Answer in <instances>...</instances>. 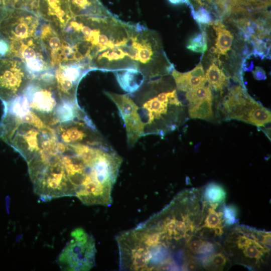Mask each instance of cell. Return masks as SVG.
Returning <instances> with one entry per match:
<instances>
[{
  "mask_svg": "<svg viewBox=\"0 0 271 271\" xmlns=\"http://www.w3.org/2000/svg\"><path fill=\"white\" fill-rule=\"evenodd\" d=\"M0 140L20 153L27 163L55 150L59 143L53 128L39 117L26 119L6 111L0 121Z\"/></svg>",
  "mask_w": 271,
  "mask_h": 271,
  "instance_id": "obj_3",
  "label": "cell"
},
{
  "mask_svg": "<svg viewBox=\"0 0 271 271\" xmlns=\"http://www.w3.org/2000/svg\"><path fill=\"white\" fill-rule=\"evenodd\" d=\"M253 78L257 80H264L266 78L264 69L259 66H256L252 71Z\"/></svg>",
  "mask_w": 271,
  "mask_h": 271,
  "instance_id": "obj_31",
  "label": "cell"
},
{
  "mask_svg": "<svg viewBox=\"0 0 271 271\" xmlns=\"http://www.w3.org/2000/svg\"><path fill=\"white\" fill-rule=\"evenodd\" d=\"M214 250L215 245L213 243L206 240H203L198 253L203 254L204 255L209 254L213 252Z\"/></svg>",
  "mask_w": 271,
  "mask_h": 271,
  "instance_id": "obj_29",
  "label": "cell"
},
{
  "mask_svg": "<svg viewBox=\"0 0 271 271\" xmlns=\"http://www.w3.org/2000/svg\"><path fill=\"white\" fill-rule=\"evenodd\" d=\"M44 22L39 15L28 10L0 8V38L8 42L10 52L26 41L39 37Z\"/></svg>",
  "mask_w": 271,
  "mask_h": 271,
  "instance_id": "obj_4",
  "label": "cell"
},
{
  "mask_svg": "<svg viewBox=\"0 0 271 271\" xmlns=\"http://www.w3.org/2000/svg\"><path fill=\"white\" fill-rule=\"evenodd\" d=\"M170 3L174 5H179L181 4L186 3L188 4L189 0H168Z\"/></svg>",
  "mask_w": 271,
  "mask_h": 271,
  "instance_id": "obj_37",
  "label": "cell"
},
{
  "mask_svg": "<svg viewBox=\"0 0 271 271\" xmlns=\"http://www.w3.org/2000/svg\"><path fill=\"white\" fill-rule=\"evenodd\" d=\"M200 1H201V2L203 3L202 1V0H200ZM206 1H207L208 2H211L212 0H206Z\"/></svg>",
  "mask_w": 271,
  "mask_h": 271,
  "instance_id": "obj_40",
  "label": "cell"
},
{
  "mask_svg": "<svg viewBox=\"0 0 271 271\" xmlns=\"http://www.w3.org/2000/svg\"><path fill=\"white\" fill-rule=\"evenodd\" d=\"M251 4L257 8H264L270 5V0H252Z\"/></svg>",
  "mask_w": 271,
  "mask_h": 271,
  "instance_id": "obj_33",
  "label": "cell"
},
{
  "mask_svg": "<svg viewBox=\"0 0 271 271\" xmlns=\"http://www.w3.org/2000/svg\"><path fill=\"white\" fill-rule=\"evenodd\" d=\"M221 223H221L220 224L214 228L215 235H216L217 236H220L223 233V226Z\"/></svg>",
  "mask_w": 271,
  "mask_h": 271,
  "instance_id": "obj_35",
  "label": "cell"
},
{
  "mask_svg": "<svg viewBox=\"0 0 271 271\" xmlns=\"http://www.w3.org/2000/svg\"><path fill=\"white\" fill-rule=\"evenodd\" d=\"M38 12L44 21L61 30L73 17L68 0H39Z\"/></svg>",
  "mask_w": 271,
  "mask_h": 271,
  "instance_id": "obj_12",
  "label": "cell"
},
{
  "mask_svg": "<svg viewBox=\"0 0 271 271\" xmlns=\"http://www.w3.org/2000/svg\"><path fill=\"white\" fill-rule=\"evenodd\" d=\"M40 38L52 68L75 61L73 50L61 30L44 21L41 28Z\"/></svg>",
  "mask_w": 271,
  "mask_h": 271,
  "instance_id": "obj_9",
  "label": "cell"
},
{
  "mask_svg": "<svg viewBox=\"0 0 271 271\" xmlns=\"http://www.w3.org/2000/svg\"><path fill=\"white\" fill-rule=\"evenodd\" d=\"M212 228L210 229H205L202 230L200 232V235L203 237L205 238H213L214 235V230L212 229Z\"/></svg>",
  "mask_w": 271,
  "mask_h": 271,
  "instance_id": "obj_34",
  "label": "cell"
},
{
  "mask_svg": "<svg viewBox=\"0 0 271 271\" xmlns=\"http://www.w3.org/2000/svg\"><path fill=\"white\" fill-rule=\"evenodd\" d=\"M235 2L239 5L249 6L251 5L252 0H235Z\"/></svg>",
  "mask_w": 271,
  "mask_h": 271,
  "instance_id": "obj_36",
  "label": "cell"
},
{
  "mask_svg": "<svg viewBox=\"0 0 271 271\" xmlns=\"http://www.w3.org/2000/svg\"><path fill=\"white\" fill-rule=\"evenodd\" d=\"M192 11L193 17L198 23L201 25L211 24L212 17L208 10L201 7L197 11L193 10Z\"/></svg>",
  "mask_w": 271,
  "mask_h": 271,
  "instance_id": "obj_24",
  "label": "cell"
},
{
  "mask_svg": "<svg viewBox=\"0 0 271 271\" xmlns=\"http://www.w3.org/2000/svg\"><path fill=\"white\" fill-rule=\"evenodd\" d=\"M254 239H251L250 242L245 246L242 249L244 255L250 258L259 259L263 252L259 250L254 243Z\"/></svg>",
  "mask_w": 271,
  "mask_h": 271,
  "instance_id": "obj_26",
  "label": "cell"
},
{
  "mask_svg": "<svg viewBox=\"0 0 271 271\" xmlns=\"http://www.w3.org/2000/svg\"><path fill=\"white\" fill-rule=\"evenodd\" d=\"M222 216L225 223L227 225H232L237 222V209L233 205H228L224 207Z\"/></svg>",
  "mask_w": 271,
  "mask_h": 271,
  "instance_id": "obj_25",
  "label": "cell"
},
{
  "mask_svg": "<svg viewBox=\"0 0 271 271\" xmlns=\"http://www.w3.org/2000/svg\"><path fill=\"white\" fill-rule=\"evenodd\" d=\"M188 75L192 77H205L204 71L201 63L198 64L194 69L187 72Z\"/></svg>",
  "mask_w": 271,
  "mask_h": 271,
  "instance_id": "obj_30",
  "label": "cell"
},
{
  "mask_svg": "<svg viewBox=\"0 0 271 271\" xmlns=\"http://www.w3.org/2000/svg\"><path fill=\"white\" fill-rule=\"evenodd\" d=\"M58 151L72 196L86 205H110L122 159L109 145L60 142Z\"/></svg>",
  "mask_w": 271,
  "mask_h": 271,
  "instance_id": "obj_1",
  "label": "cell"
},
{
  "mask_svg": "<svg viewBox=\"0 0 271 271\" xmlns=\"http://www.w3.org/2000/svg\"><path fill=\"white\" fill-rule=\"evenodd\" d=\"M39 0H9V7L23 9L38 15Z\"/></svg>",
  "mask_w": 271,
  "mask_h": 271,
  "instance_id": "obj_22",
  "label": "cell"
},
{
  "mask_svg": "<svg viewBox=\"0 0 271 271\" xmlns=\"http://www.w3.org/2000/svg\"><path fill=\"white\" fill-rule=\"evenodd\" d=\"M9 57L19 59L24 63L32 79L53 69L40 36L21 44L10 53Z\"/></svg>",
  "mask_w": 271,
  "mask_h": 271,
  "instance_id": "obj_10",
  "label": "cell"
},
{
  "mask_svg": "<svg viewBox=\"0 0 271 271\" xmlns=\"http://www.w3.org/2000/svg\"><path fill=\"white\" fill-rule=\"evenodd\" d=\"M230 118L240 120L258 127L270 122V111L250 97L243 103L233 108Z\"/></svg>",
  "mask_w": 271,
  "mask_h": 271,
  "instance_id": "obj_13",
  "label": "cell"
},
{
  "mask_svg": "<svg viewBox=\"0 0 271 271\" xmlns=\"http://www.w3.org/2000/svg\"><path fill=\"white\" fill-rule=\"evenodd\" d=\"M72 48L75 61L91 70L108 71L109 59L115 52L130 55L133 25L105 16H73L62 29Z\"/></svg>",
  "mask_w": 271,
  "mask_h": 271,
  "instance_id": "obj_2",
  "label": "cell"
},
{
  "mask_svg": "<svg viewBox=\"0 0 271 271\" xmlns=\"http://www.w3.org/2000/svg\"><path fill=\"white\" fill-rule=\"evenodd\" d=\"M195 2H196L197 3H198L199 4L201 5H203V3L201 2L200 0H194Z\"/></svg>",
  "mask_w": 271,
  "mask_h": 271,
  "instance_id": "obj_39",
  "label": "cell"
},
{
  "mask_svg": "<svg viewBox=\"0 0 271 271\" xmlns=\"http://www.w3.org/2000/svg\"><path fill=\"white\" fill-rule=\"evenodd\" d=\"M9 51L10 46L8 42L0 38V57H7Z\"/></svg>",
  "mask_w": 271,
  "mask_h": 271,
  "instance_id": "obj_32",
  "label": "cell"
},
{
  "mask_svg": "<svg viewBox=\"0 0 271 271\" xmlns=\"http://www.w3.org/2000/svg\"><path fill=\"white\" fill-rule=\"evenodd\" d=\"M185 97L188 101L189 106L206 98L213 99L212 93L209 87L205 86L190 89L186 92Z\"/></svg>",
  "mask_w": 271,
  "mask_h": 271,
  "instance_id": "obj_20",
  "label": "cell"
},
{
  "mask_svg": "<svg viewBox=\"0 0 271 271\" xmlns=\"http://www.w3.org/2000/svg\"><path fill=\"white\" fill-rule=\"evenodd\" d=\"M54 75L61 99L76 101V90L81 79L91 70L86 64L73 61L55 68Z\"/></svg>",
  "mask_w": 271,
  "mask_h": 271,
  "instance_id": "obj_11",
  "label": "cell"
},
{
  "mask_svg": "<svg viewBox=\"0 0 271 271\" xmlns=\"http://www.w3.org/2000/svg\"><path fill=\"white\" fill-rule=\"evenodd\" d=\"M212 26L217 36L215 43L216 53L219 55H226L231 48L233 37L221 23L215 22Z\"/></svg>",
  "mask_w": 271,
  "mask_h": 271,
  "instance_id": "obj_16",
  "label": "cell"
},
{
  "mask_svg": "<svg viewBox=\"0 0 271 271\" xmlns=\"http://www.w3.org/2000/svg\"><path fill=\"white\" fill-rule=\"evenodd\" d=\"M32 80L18 58L0 57V99L9 102L20 95Z\"/></svg>",
  "mask_w": 271,
  "mask_h": 271,
  "instance_id": "obj_7",
  "label": "cell"
},
{
  "mask_svg": "<svg viewBox=\"0 0 271 271\" xmlns=\"http://www.w3.org/2000/svg\"><path fill=\"white\" fill-rule=\"evenodd\" d=\"M73 16H105L111 14L99 0H68Z\"/></svg>",
  "mask_w": 271,
  "mask_h": 271,
  "instance_id": "obj_14",
  "label": "cell"
},
{
  "mask_svg": "<svg viewBox=\"0 0 271 271\" xmlns=\"http://www.w3.org/2000/svg\"><path fill=\"white\" fill-rule=\"evenodd\" d=\"M203 240L201 239H192V237H191L186 243V246L191 252L198 253Z\"/></svg>",
  "mask_w": 271,
  "mask_h": 271,
  "instance_id": "obj_28",
  "label": "cell"
},
{
  "mask_svg": "<svg viewBox=\"0 0 271 271\" xmlns=\"http://www.w3.org/2000/svg\"><path fill=\"white\" fill-rule=\"evenodd\" d=\"M227 261V258L222 253L211 254L210 256L209 267L213 266L216 268H222Z\"/></svg>",
  "mask_w": 271,
  "mask_h": 271,
  "instance_id": "obj_27",
  "label": "cell"
},
{
  "mask_svg": "<svg viewBox=\"0 0 271 271\" xmlns=\"http://www.w3.org/2000/svg\"><path fill=\"white\" fill-rule=\"evenodd\" d=\"M187 48L194 52L204 53L207 50L206 32H202L191 38L188 41Z\"/></svg>",
  "mask_w": 271,
  "mask_h": 271,
  "instance_id": "obj_21",
  "label": "cell"
},
{
  "mask_svg": "<svg viewBox=\"0 0 271 271\" xmlns=\"http://www.w3.org/2000/svg\"><path fill=\"white\" fill-rule=\"evenodd\" d=\"M52 128L59 142L64 144L96 145L107 142L86 114L74 120L58 123Z\"/></svg>",
  "mask_w": 271,
  "mask_h": 271,
  "instance_id": "obj_8",
  "label": "cell"
},
{
  "mask_svg": "<svg viewBox=\"0 0 271 271\" xmlns=\"http://www.w3.org/2000/svg\"><path fill=\"white\" fill-rule=\"evenodd\" d=\"M225 196L226 192L224 189L217 183H209L205 188L204 197L205 200L210 203H220L224 201Z\"/></svg>",
  "mask_w": 271,
  "mask_h": 271,
  "instance_id": "obj_19",
  "label": "cell"
},
{
  "mask_svg": "<svg viewBox=\"0 0 271 271\" xmlns=\"http://www.w3.org/2000/svg\"><path fill=\"white\" fill-rule=\"evenodd\" d=\"M71 239L59 255L58 262L65 270H89L95 264L96 248L92 236L80 228L71 233Z\"/></svg>",
  "mask_w": 271,
  "mask_h": 271,
  "instance_id": "obj_6",
  "label": "cell"
},
{
  "mask_svg": "<svg viewBox=\"0 0 271 271\" xmlns=\"http://www.w3.org/2000/svg\"><path fill=\"white\" fill-rule=\"evenodd\" d=\"M9 7V0H0V8Z\"/></svg>",
  "mask_w": 271,
  "mask_h": 271,
  "instance_id": "obj_38",
  "label": "cell"
},
{
  "mask_svg": "<svg viewBox=\"0 0 271 271\" xmlns=\"http://www.w3.org/2000/svg\"><path fill=\"white\" fill-rule=\"evenodd\" d=\"M222 217V212H217L212 208L208 209V213L205 219L203 227L209 228H214L221 223Z\"/></svg>",
  "mask_w": 271,
  "mask_h": 271,
  "instance_id": "obj_23",
  "label": "cell"
},
{
  "mask_svg": "<svg viewBox=\"0 0 271 271\" xmlns=\"http://www.w3.org/2000/svg\"><path fill=\"white\" fill-rule=\"evenodd\" d=\"M115 76L120 86L129 93L137 91L146 79L142 72L135 69L116 71Z\"/></svg>",
  "mask_w": 271,
  "mask_h": 271,
  "instance_id": "obj_15",
  "label": "cell"
},
{
  "mask_svg": "<svg viewBox=\"0 0 271 271\" xmlns=\"http://www.w3.org/2000/svg\"><path fill=\"white\" fill-rule=\"evenodd\" d=\"M205 77L209 87L217 91H221L226 82L225 74L214 63L207 69Z\"/></svg>",
  "mask_w": 271,
  "mask_h": 271,
  "instance_id": "obj_18",
  "label": "cell"
},
{
  "mask_svg": "<svg viewBox=\"0 0 271 271\" xmlns=\"http://www.w3.org/2000/svg\"><path fill=\"white\" fill-rule=\"evenodd\" d=\"M212 99L206 98L195 104L189 106L188 113L190 117L202 119H211L213 115Z\"/></svg>",
  "mask_w": 271,
  "mask_h": 271,
  "instance_id": "obj_17",
  "label": "cell"
},
{
  "mask_svg": "<svg viewBox=\"0 0 271 271\" xmlns=\"http://www.w3.org/2000/svg\"><path fill=\"white\" fill-rule=\"evenodd\" d=\"M21 94L27 100L31 110L51 126L53 113L61 100L54 69L32 79Z\"/></svg>",
  "mask_w": 271,
  "mask_h": 271,
  "instance_id": "obj_5",
  "label": "cell"
}]
</instances>
